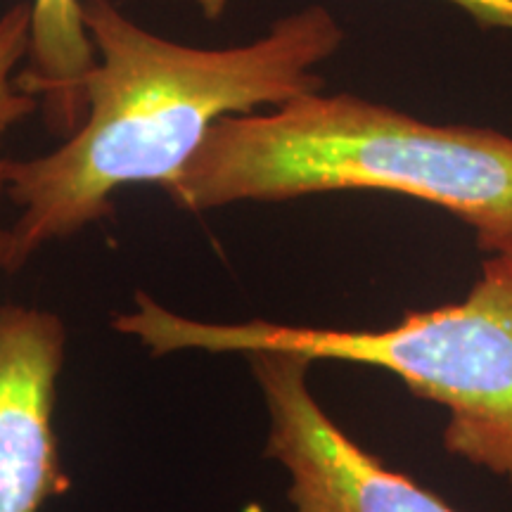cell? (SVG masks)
<instances>
[{"label": "cell", "instance_id": "obj_1", "mask_svg": "<svg viewBox=\"0 0 512 512\" xmlns=\"http://www.w3.org/2000/svg\"><path fill=\"white\" fill-rule=\"evenodd\" d=\"M83 24L98 53L86 76V117L48 155L5 159V200L19 209L10 226L12 273L50 242L110 216L124 185L169 190L216 121L323 91L316 64L344 41L323 5L223 50L152 34L112 0H83Z\"/></svg>", "mask_w": 512, "mask_h": 512}, {"label": "cell", "instance_id": "obj_2", "mask_svg": "<svg viewBox=\"0 0 512 512\" xmlns=\"http://www.w3.org/2000/svg\"><path fill=\"white\" fill-rule=\"evenodd\" d=\"M377 190L446 209L486 254L512 252V138L320 91L211 126L169 197L185 211Z\"/></svg>", "mask_w": 512, "mask_h": 512}, {"label": "cell", "instance_id": "obj_3", "mask_svg": "<svg viewBox=\"0 0 512 512\" xmlns=\"http://www.w3.org/2000/svg\"><path fill=\"white\" fill-rule=\"evenodd\" d=\"M114 330L152 354L292 351L394 373L420 399L448 411L444 448L512 489V252L489 254L463 302L411 311L387 330H328L247 320L207 323L136 294Z\"/></svg>", "mask_w": 512, "mask_h": 512}, {"label": "cell", "instance_id": "obj_4", "mask_svg": "<svg viewBox=\"0 0 512 512\" xmlns=\"http://www.w3.org/2000/svg\"><path fill=\"white\" fill-rule=\"evenodd\" d=\"M268 411L266 456L290 477L287 512H458L415 479L358 446L309 387V358L247 354Z\"/></svg>", "mask_w": 512, "mask_h": 512}, {"label": "cell", "instance_id": "obj_5", "mask_svg": "<svg viewBox=\"0 0 512 512\" xmlns=\"http://www.w3.org/2000/svg\"><path fill=\"white\" fill-rule=\"evenodd\" d=\"M64 354L57 313L0 306V512H41L72 489L55 432Z\"/></svg>", "mask_w": 512, "mask_h": 512}, {"label": "cell", "instance_id": "obj_6", "mask_svg": "<svg viewBox=\"0 0 512 512\" xmlns=\"http://www.w3.org/2000/svg\"><path fill=\"white\" fill-rule=\"evenodd\" d=\"M95 62L83 0H31L27 67L17 74V86L38 100L57 136H72L86 117V76Z\"/></svg>", "mask_w": 512, "mask_h": 512}, {"label": "cell", "instance_id": "obj_7", "mask_svg": "<svg viewBox=\"0 0 512 512\" xmlns=\"http://www.w3.org/2000/svg\"><path fill=\"white\" fill-rule=\"evenodd\" d=\"M31 3H17L0 17V143L5 133L38 110V100L17 86L15 69L27 60Z\"/></svg>", "mask_w": 512, "mask_h": 512}, {"label": "cell", "instance_id": "obj_8", "mask_svg": "<svg viewBox=\"0 0 512 512\" xmlns=\"http://www.w3.org/2000/svg\"><path fill=\"white\" fill-rule=\"evenodd\" d=\"M207 12L209 19L219 17L221 10L226 8L228 0H192ZM458 5L467 15H472L479 24L491 29H508L512 31V0H448Z\"/></svg>", "mask_w": 512, "mask_h": 512}, {"label": "cell", "instance_id": "obj_9", "mask_svg": "<svg viewBox=\"0 0 512 512\" xmlns=\"http://www.w3.org/2000/svg\"><path fill=\"white\" fill-rule=\"evenodd\" d=\"M5 200V157L0 155V202ZM0 273H12V233L0 223Z\"/></svg>", "mask_w": 512, "mask_h": 512}]
</instances>
